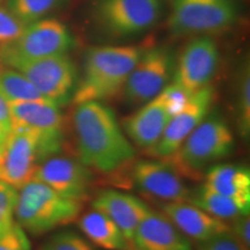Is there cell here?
<instances>
[{"mask_svg": "<svg viewBox=\"0 0 250 250\" xmlns=\"http://www.w3.org/2000/svg\"><path fill=\"white\" fill-rule=\"evenodd\" d=\"M1 148H2V146H1V147H0V156H1Z\"/></svg>", "mask_w": 250, "mask_h": 250, "instance_id": "cell-35", "label": "cell"}, {"mask_svg": "<svg viewBox=\"0 0 250 250\" xmlns=\"http://www.w3.org/2000/svg\"><path fill=\"white\" fill-rule=\"evenodd\" d=\"M130 250H142V249H139V248H137V247H134L133 245H132V247H131V249Z\"/></svg>", "mask_w": 250, "mask_h": 250, "instance_id": "cell-34", "label": "cell"}, {"mask_svg": "<svg viewBox=\"0 0 250 250\" xmlns=\"http://www.w3.org/2000/svg\"><path fill=\"white\" fill-rule=\"evenodd\" d=\"M0 250H31L26 230L18 223L0 232Z\"/></svg>", "mask_w": 250, "mask_h": 250, "instance_id": "cell-30", "label": "cell"}, {"mask_svg": "<svg viewBox=\"0 0 250 250\" xmlns=\"http://www.w3.org/2000/svg\"><path fill=\"white\" fill-rule=\"evenodd\" d=\"M198 250H249L229 230L223 232L206 241L199 242Z\"/></svg>", "mask_w": 250, "mask_h": 250, "instance_id": "cell-31", "label": "cell"}, {"mask_svg": "<svg viewBox=\"0 0 250 250\" xmlns=\"http://www.w3.org/2000/svg\"><path fill=\"white\" fill-rule=\"evenodd\" d=\"M93 208L110 218L131 245L139 224L151 211L138 197L111 189L102 190L96 195Z\"/></svg>", "mask_w": 250, "mask_h": 250, "instance_id": "cell-16", "label": "cell"}, {"mask_svg": "<svg viewBox=\"0 0 250 250\" xmlns=\"http://www.w3.org/2000/svg\"><path fill=\"white\" fill-rule=\"evenodd\" d=\"M234 134L217 112L208 115L173 154L165 158L186 179L199 180L234 148Z\"/></svg>", "mask_w": 250, "mask_h": 250, "instance_id": "cell-3", "label": "cell"}, {"mask_svg": "<svg viewBox=\"0 0 250 250\" xmlns=\"http://www.w3.org/2000/svg\"><path fill=\"white\" fill-rule=\"evenodd\" d=\"M203 186L221 195L250 199V170L245 166L217 164L205 173Z\"/></svg>", "mask_w": 250, "mask_h": 250, "instance_id": "cell-21", "label": "cell"}, {"mask_svg": "<svg viewBox=\"0 0 250 250\" xmlns=\"http://www.w3.org/2000/svg\"><path fill=\"white\" fill-rule=\"evenodd\" d=\"M27 24L9 11L4 0H0V45L7 44L21 35Z\"/></svg>", "mask_w": 250, "mask_h": 250, "instance_id": "cell-27", "label": "cell"}, {"mask_svg": "<svg viewBox=\"0 0 250 250\" xmlns=\"http://www.w3.org/2000/svg\"><path fill=\"white\" fill-rule=\"evenodd\" d=\"M34 179L59 195L80 202L87 199L94 183L92 170L79 159L59 154L41 162Z\"/></svg>", "mask_w": 250, "mask_h": 250, "instance_id": "cell-14", "label": "cell"}, {"mask_svg": "<svg viewBox=\"0 0 250 250\" xmlns=\"http://www.w3.org/2000/svg\"><path fill=\"white\" fill-rule=\"evenodd\" d=\"M189 203H191L208 214L220 220H232L250 211V199H239L218 193L202 186L196 192H191Z\"/></svg>", "mask_w": 250, "mask_h": 250, "instance_id": "cell-22", "label": "cell"}, {"mask_svg": "<svg viewBox=\"0 0 250 250\" xmlns=\"http://www.w3.org/2000/svg\"><path fill=\"white\" fill-rule=\"evenodd\" d=\"M132 245L142 250H193L190 239L169 218L152 210L139 224Z\"/></svg>", "mask_w": 250, "mask_h": 250, "instance_id": "cell-18", "label": "cell"}, {"mask_svg": "<svg viewBox=\"0 0 250 250\" xmlns=\"http://www.w3.org/2000/svg\"><path fill=\"white\" fill-rule=\"evenodd\" d=\"M131 182L143 195L166 203L188 202L191 190L167 160H142L131 170Z\"/></svg>", "mask_w": 250, "mask_h": 250, "instance_id": "cell-13", "label": "cell"}, {"mask_svg": "<svg viewBox=\"0 0 250 250\" xmlns=\"http://www.w3.org/2000/svg\"><path fill=\"white\" fill-rule=\"evenodd\" d=\"M12 132V116L9 103L0 95V147Z\"/></svg>", "mask_w": 250, "mask_h": 250, "instance_id": "cell-33", "label": "cell"}, {"mask_svg": "<svg viewBox=\"0 0 250 250\" xmlns=\"http://www.w3.org/2000/svg\"><path fill=\"white\" fill-rule=\"evenodd\" d=\"M81 232L102 250H130L132 245L125 239L120 227L110 218L95 208L77 219Z\"/></svg>", "mask_w": 250, "mask_h": 250, "instance_id": "cell-20", "label": "cell"}, {"mask_svg": "<svg viewBox=\"0 0 250 250\" xmlns=\"http://www.w3.org/2000/svg\"><path fill=\"white\" fill-rule=\"evenodd\" d=\"M73 46L68 28L56 19H41L29 23L21 35L0 45V62L12 67L21 62L66 55Z\"/></svg>", "mask_w": 250, "mask_h": 250, "instance_id": "cell-5", "label": "cell"}, {"mask_svg": "<svg viewBox=\"0 0 250 250\" xmlns=\"http://www.w3.org/2000/svg\"><path fill=\"white\" fill-rule=\"evenodd\" d=\"M220 54L217 43L208 36H198L184 46L175 62L174 80L189 93L210 86L217 73Z\"/></svg>", "mask_w": 250, "mask_h": 250, "instance_id": "cell-12", "label": "cell"}, {"mask_svg": "<svg viewBox=\"0 0 250 250\" xmlns=\"http://www.w3.org/2000/svg\"><path fill=\"white\" fill-rule=\"evenodd\" d=\"M44 160L35 133L24 129H12L1 148L0 181L19 190L34 180L37 167Z\"/></svg>", "mask_w": 250, "mask_h": 250, "instance_id": "cell-11", "label": "cell"}, {"mask_svg": "<svg viewBox=\"0 0 250 250\" xmlns=\"http://www.w3.org/2000/svg\"><path fill=\"white\" fill-rule=\"evenodd\" d=\"M12 129L29 130L39 137L44 158L57 155L65 144L61 107L49 100L9 103Z\"/></svg>", "mask_w": 250, "mask_h": 250, "instance_id": "cell-7", "label": "cell"}, {"mask_svg": "<svg viewBox=\"0 0 250 250\" xmlns=\"http://www.w3.org/2000/svg\"><path fill=\"white\" fill-rule=\"evenodd\" d=\"M161 11V0H100L95 14L107 33L131 36L154 26Z\"/></svg>", "mask_w": 250, "mask_h": 250, "instance_id": "cell-10", "label": "cell"}, {"mask_svg": "<svg viewBox=\"0 0 250 250\" xmlns=\"http://www.w3.org/2000/svg\"><path fill=\"white\" fill-rule=\"evenodd\" d=\"M235 116L236 126L242 138H248L250 134V74L249 66L242 68L236 86Z\"/></svg>", "mask_w": 250, "mask_h": 250, "instance_id": "cell-25", "label": "cell"}, {"mask_svg": "<svg viewBox=\"0 0 250 250\" xmlns=\"http://www.w3.org/2000/svg\"><path fill=\"white\" fill-rule=\"evenodd\" d=\"M12 68L22 73L46 100L59 107L73 98L78 85V70L67 54L21 62Z\"/></svg>", "mask_w": 250, "mask_h": 250, "instance_id": "cell-8", "label": "cell"}, {"mask_svg": "<svg viewBox=\"0 0 250 250\" xmlns=\"http://www.w3.org/2000/svg\"><path fill=\"white\" fill-rule=\"evenodd\" d=\"M175 59L168 49L153 48L143 52L122 89L129 105H143L158 96L174 76Z\"/></svg>", "mask_w": 250, "mask_h": 250, "instance_id": "cell-9", "label": "cell"}, {"mask_svg": "<svg viewBox=\"0 0 250 250\" xmlns=\"http://www.w3.org/2000/svg\"><path fill=\"white\" fill-rule=\"evenodd\" d=\"M83 204L34 179L19 189L14 219L26 232L41 235L76 221Z\"/></svg>", "mask_w": 250, "mask_h": 250, "instance_id": "cell-4", "label": "cell"}, {"mask_svg": "<svg viewBox=\"0 0 250 250\" xmlns=\"http://www.w3.org/2000/svg\"><path fill=\"white\" fill-rule=\"evenodd\" d=\"M233 223L229 225V229L234 235L237 237L239 241L246 248L249 249L250 247V217L249 213L241 214L239 217L232 219Z\"/></svg>", "mask_w": 250, "mask_h": 250, "instance_id": "cell-32", "label": "cell"}, {"mask_svg": "<svg viewBox=\"0 0 250 250\" xmlns=\"http://www.w3.org/2000/svg\"><path fill=\"white\" fill-rule=\"evenodd\" d=\"M66 0H7L9 11L24 24L35 22L62 7Z\"/></svg>", "mask_w": 250, "mask_h": 250, "instance_id": "cell-24", "label": "cell"}, {"mask_svg": "<svg viewBox=\"0 0 250 250\" xmlns=\"http://www.w3.org/2000/svg\"><path fill=\"white\" fill-rule=\"evenodd\" d=\"M0 95L8 103L46 100L36 87L14 68L0 62Z\"/></svg>", "mask_w": 250, "mask_h": 250, "instance_id": "cell-23", "label": "cell"}, {"mask_svg": "<svg viewBox=\"0 0 250 250\" xmlns=\"http://www.w3.org/2000/svg\"><path fill=\"white\" fill-rule=\"evenodd\" d=\"M71 124L78 159L90 170L114 174L133 160V145L114 110L103 102L77 103Z\"/></svg>", "mask_w": 250, "mask_h": 250, "instance_id": "cell-1", "label": "cell"}, {"mask_svg": "<svg viewBox=\"0 0 250 250\" xmlns=\"http://www.w3.org/2000/svg\"><path fill=\"white\" fill-rule=\"evenodd\" d=\"M143 51L137 46H95L86 52L83 77L73 94L74 104L105 101L120 94Z\"/></svg>", "mask_w": 250, "mask_h": 250, "instance_id": "cell-2", "label": "cell"}, {"mask_svg": "<svg viewBox=\"0 0 250 250\" xmlns=\"http://www.w3.org/2000/svg\"><path fill=\"white\" fill-rule=\"evenodd\" d=\"M40 250H93V248L79 234L62 230L48 237Z\"/></svg>", "mask_w": 250, "mask_h": 250, "instance_id": "cell-26", "label": "cell"}, {"mask_svg": "<svg viewBox=\"0 0 250 250\" xmlns=\"http://www.w3.org/2000/svg\"><path fill=\"white\" fill-rule=\"evenodd\" d=\"M170 118L164 104L154 98L123 120L121 125L127 138L146 152L158 143Z\"/></svg>", "mask_w": 250, "mask_h": 250, "instance_id": "cell-19", "label": "cell"}, {"mask_svg": "<svg viewBox=\"0 0 250 250\" xmlns=\"http://www.w3.org/2000/svg\"><path fill=\"white\" fill-rule=\"evenodd\" d=\"M236 18L232 0H171L168 28L179 36H210L229 29Z\"/></svg>", "mask_w": 250, "mask_h": 250, "instance_id": "cell-6", "label": "cell"}, {"mask_svg": "<svg viewBox=\"0 0 250 250\" xmlns=\"http://www.w3.org/2000/svg\"><path fill=\"white\" fill-rule=\"evenodd\" d=\"M190 96H191V93H189L177 83H171L166 86L162 92L155 98L164 104V107L173 117L174 115H176L186 107Z\"/></svg>", "mask_w": 250, "mask_h": 250, "instance_id": "cell-28", "label": "cell"}, {"mask_svg": "<svg viewBox=\"0 0 250 250\" xmlns=\"http://www.w3.org/2000/svg\"><path fill=\"white\" fill-rule=\"evenodd\" d=\"M18 190L0 181V232L14 224Z\"/></svg>", "mask_w": 250, "mask_h": 250, "instance_id": "cell-29", "label": "cell"}, {"mask_svg": "<svg viewBox=\"0 0 250 250\" xmlns=\"http://www.w3.org/2000/svg\"><path fill=\"white\" fill-rule=\"evenodd\" d=\"M213 98L214 90L211 86L192 93L186 107L170 118L160 139L146 153L156 159H165L173 154L197 125L208 116Z\"/></svg>", "mask_w": 250, "mask_h": 250, "instance_id": "cell-15", "label": "cell"}, {"mask_svg": "<svg viewBox=\"0 0 250 250\" xmlns=\"http://www.w3.org/2000/svg\"><path fill=\"white\" fill-rule=\"evenodd\" d=\"M162 211L188 239L198 243L229 230L226 221L208 214L189 202L166 203Z\"/></svg>", "mask_w": 250, "mask_h": 250, "instance_id": "cell-17", "label": "cell"}]
</instances>
